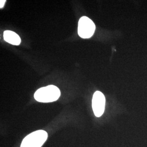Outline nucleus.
Segmentation results:
<instances>
[{
    "mask_svg": "<svg viewBox=\"0 0 147 147\" xmlns=\"http://www.w3.org/2000/svg\"><path fill=\"white\" fill-rule=\"evenodd\" d=\"M95 30V25L93 21L87 16H82L78 23V34L79 36L87 39L93 36Z\"/></svg>",
    "mask_w": 147,
    "mask_h": 147,
    "instance_id": "3",
    "label": "nucleus"
},
{
    "mask_svg": "<svg viewBox=\"0 0 147 147\" xmlns=\"http://www.w3.org/2000/svg\"><path fill=\"white\" fill-rule=\"evenodd\" d=\"M105 97L100 91H96L92 99V109L95 116L100 117L105 111Z\"/></svg>",
    "mask_w": 147,
    "mask_h": 147,
    "instance_id": "4",
    "label": "nucleus"
},
{
    "mask_svg": "<svg viewBox=\"0 0 147 147\" xmlns=\"http://www.w3.org/2000/svg\"><path fill=\"white\" fill-rule=\"evenodd\" d=\"M6 1L5 0H1L0 1V8H2L5 4Z\"/></svg>",
    "mask_w": 147,
    "mask_h": 147,
    "instance_id": "6",
    "label": "nucleus"
},
{
    "mask_svg": "<svg viewBox=\"0 0 147 147\" xmlns=\"http://www.w3.org/2000/svg\"><path fill=\"white\" fill-rule=\"evenodd\" d=\"M47 133L44 130L33 132L24 138L20 147H42L47 140Z\"/></svg>",
    "mask_w": 147,
    "mask_h": 147,
    "instance_id": "2",
    "label": "nucleus"
},
{
    "mask_svg": "<svg viewBox=\"0 0 147 147\" xmlns=\"http://www.w3.org/2000/svg\"><path fill=\"white\" fill-rule=\"evenodd\" d=\"M3 39L5 42L14 45H19L21 43L20 37L14 32L11 31L4 32Z\"/></svg>",
    "mask_w": 147,
    "mask_h": 147,
    "instance_id": "5",
    "label": "nucleus"
},
{
    "mask_svg": "<svg viewBox=\"0 0 147 147\" xmlns=\"http://www.w3.org/2000/svg\"><path fill=\"white\" fill-rule=\"evenodd\" d=\"M61 96V92L57 87L49 85L38 89L34 94V98L37 101L47 103L58 100Z\"/></svg>",
    "mask_w": 147,
    "mask_h": 147,
    "instance_id": "1",
    "label": "nucleus"
}]
</instances>
